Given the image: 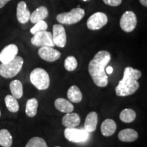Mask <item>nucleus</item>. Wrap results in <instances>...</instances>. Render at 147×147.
I'll return each instance as SVG.
<instances>
[{
	"mask_svg": "<svg viewBox=\"0 0 147 147\" xmlns=\"http://www.w3.org/2000/svg\"><path fill=\"white\" fill-rule=\"evenodd\" d=\"M55 106L59 111L64 113H69L74 110V106L70 102L64 98H58L55 100Z\"/></svg>",
	"mask_w": 147,
	"mask_h": 147,
	"instance_id": "obj_18",
	"label": "nucleus"
},
{
	"mask_svg": "<svg viewBox=\"0 0 147 147\" xmlns=\"http://www.w3.org/2000/svg\"><path fill=\"white\" fill-rule=\"evenodd\" d=\"M111 59V55L106 51H100L95 55L89 63V73L97 87H105L108 80L105 68Z\"/></svg>",
	"mask_w": 147,
	"mask_h": 147,
	"instance_id": "obj_1",
	"label": "nucleus"
},
{
	"mask_svg": "<svg viewBox=\"0 0 147 147\" xmlns=\"http://www.w3.org/2000/svg\"><path fill=\"white\" fill-rule=\"evenodd\" d=\"M82 1H89L90 0H82Z\"/></svg>",
	"mask_w": 147,
	"mask_h": 147,
	"instance_id": "obj_33",
	"label": "nucleus"
},
{
	"mask_svg": "<svg viewBox=\"0 0 147 147\" xmlns=\"http://www.w3.org/2000/svg\"><path fill=\"white\" fill-rule=\"evenodd\" d=\"M38 107V102L36 98H32L27 100L25 108V113L29 117H34L36 115Z\"/></svg>",
	"mask_w": 147,
	"mask_h": 147,
	"instance_id": "obj_22",
	"label": "nucleus"
},
{
	"mask_svg": "<svg viewBox=\"0 0 147 147\" xmlns=\"http://www.w3.org/2000/svg\"><path fill=\"white\" fill-rule=\"evenodd\" d=\"M10 1V0H0V9L4 7V5Z\"/></svg>",
	"mask_w": 147,
	"mask_h": 147,
	"instance_id": "obj_30",
	"label": "nucleus"
},
{
	"mask_svg": "<svg viewBox=\"0 0 147 147\" xmlns=\"http://www.w3.org/2000/svg\"><path fill=\"white\" fill-rule=\"evenodd\" d=\"M108 23V17L106 14L97 12L90 16L87 22V26L91 30H99Z\"/></svg>",
	"mask_w": 147,
	"mask_h": 147,
	"instance_id": "obj_9",
	"label": "nucleus"
},
{
	"mask_svg": "<svg viewBox=\"0 0 147 147\" xmlns=\"http://www.w3.org/2000/svg\"><path fill=\"white\" fill-rule=\"evenodd\" d=\"M80 123V118L77 113H67L62 119V124L67 128L76 127Z\"/></svg>",
	"mask_w": 147,
	"mask_h": 147,
	"instance_id": "obj_14",
	"label": "nucleus"
},
{
	"mask_svg": "<svg viewBox=\"0 0 147 147\" xmlns=\"http://www.w3.org/2000/svg\"><path fill=\"white\" fill-rule=\"evenodd\" d=\"M85 12L80 7L74 8L69 12H63L57 16V21L64 25H73L80 21L83 18Z\"/></svg>",
	"mask_w": 147,
	"mask_h": 147,
	"instance_id": "obj_5",
	"label": "nucleus"
},
{
	"mask_svg": "<svg viewBox=\"0 0 147 147\" xmlns=\"http://www.w3.org/2000/svg\"><path fill=\"white\" fill-rule=\"evenodd\" d=\"M65 138L69 142L74 143L84 142L87 141L89 138V133L85 129H80L67 128L64 130Z\"/></svg>",
	"mask_w": 147,
	"mask_h": 147,
	"instance_id": "obj_6",
	"label": "nucleus"
},
{
	"mask_svg": "<svg viewBox=\"0 0 147 147\" xmlns=\"http://www.w3.org/2000/svg\"><path fill=\"white\" fill-rule=\"evenodd\" d=\"M117 129V125L113 119H106L101 125V132L102 135L106 137L110 136L115 133Z\"/></svg>",
	"mask_w": 147,
	"mask_h": 147,
	"instance_id": "obj_17",
	"label": "nucleus"
},
{
	"mask_svg": "<svg viewBox=\"0 0 147 147\" xmlns=\"http://www.w3.org/2000/svg\"><path fill=\"white\" fill-rule=\"evenodd\" d=\"M103 1L106 5L115 7L121 5V2H122V0H103Z\"/></svg>",
	"mask_w": 147,
	"mask_h": 147,
	"instance_id": "obj_29",
	"label": "nucleus"
},
{
	"mask_svg": "<svg viewBox=\"0 0 147 147\" xmlns=\"http://www.w3.org/2000/svg\"><path fill=\"white\" fill-rule=\"evenodd\" d=\"M55 147H60V146H55Z\"/></svg>",
	"mask_w": 147,
	"mask_h": 147,
	"instance_id": "obj_35",
	"label": "nucleus"
},
{
	"mask_svg": "<svg viewBox=\"0 0 147 147\" xmlns=\"http://www.w3.org/2000/svg\"><path fill=\"white\" fill-rule=\"evenodd\" d=\"M31 42L35 47H54L52 34L47 31L37 32L31 39Z\"/></svg>",
	"mask_w": 147,
	"mask_h": 147,
	"instance_id": "obj_7",
	"label": "nucleus"
},
{
	"mask_svg": "<svg viewBox=\"0 0 147 147\" xmlns=\"http://www.w3.org/2000/svg\"><path fill=\"white\" fill-rule=\"evenodd\" d=\"M5 104L7 108L11 113H16L19 110V104L17 99L12 95H8L5 97Z\"/></svg>",
	"mask_w": 147,
	"mask_h": 147,
	"instance_id": "obj_24",
	"label": "nucleus"
},
{
	"mask_svg": "<svg viewBox=\"0 0 147 147\" xmlns=\"http://www.w3.org/2000/svg\"><path fill=\"white\" fill-rule=\"evenodd\" d=\"M0 117H1V111H0Z\"/></svg>",
	"mask_w": 147,
	"mask_h": 147,
	"instance_id": "obj_34",
	"label": "nucleus"
},
{
	"mask_svg": "<svg viewBox=\"0 0 147 147\" xmlns=\"http://www.w3.org/2000/svg\"><path fill=\"white\" fill-rule=\"evenodd\" d=\"M38 55L42 59L53 62L61 57V53L51 47H42L38 51Z\"/></svg>",
	"mask_w": 147,
	"mask_h": 147,
	"instance_id": "obj_11",
	"label": "nucleus"
},
{
	"mask_svg": "<svg viewBox=\"0 0 147 147\" xmlns=\"http://www.w3.org/2000/svg\"><path fill=\"white\" fill-rule=\"evenodd\" d=\"M31 16L30 11L27 8L25 1H20L16 7V18L18 21L21 24L27 23Z\"/></svg>",
	"mask_w": 147,
	"mask_h": 147,
	"instance_id": "obj_13",
	"label": "nucleus"
},
{
	"mask_svg": "<svg viewBox=\"0 0 147 147\" xmlns=\"http://www.w3.org/2000/svg\"><path fill=\"white\" fill-rule=\"evenodd\" d=\"M140 3L144 7H147V0H139Z\"/></svg>",
	"mask_w": 147,
	"mask_h": 147,
	"instance_id": "obj_32",
	"label": "nucleus"
},
{
	"mask_svg": "<svg viewBox=\"0 0 147 147\" xmlns=\"http://www.w3.org/2000/svg\"><path fill=\"white\" fill-rule=\"evenodd\" d=\"M30 81L39 90H46L50 85V77L48 72L41 67L35 68L30 73Z\"/></svg>",
	"mask_w": 147,
	"mask_h": 147,
	"instance_id": "obj_4",
	"label": "nucleus"
},
{
	"mask_svg": "<svg viewBox=\"0 0 147 147\" xmlns=\"http://www.w3.org/2000/svg\"><path fill=\"white\" fill-rule=\"evenodd\" d=\"M67 95L68 100L73 103H79L82 101V93L79 88L76 85H73L69 88Z\"/></svg>",
	"mask_w": 147,
	"mask_h": 147,
	"instance_id": "obj_20",
	"label": "nucleus"
},
{
	"mask_svg": "<svg viewBox=\"0 0 147 147\" xmlns=\"http://www.w3.org/2000/svg\"><path fill=\"white\" fill-rule=\"evenodd\" d=\"M97 122H98L97 114L95 112H91L86 117L85 122H84V129L89 133L95 131Z\"/></svg>",
	"mask_w": 147,
	"mask_h": 147,
	"instance_id": "obj_16",
	"label": "nucleus"
},
{
	"mask_svg": "<svg viewBox=\"0 0 147 147\" xmlns=\"http://www.w3.org/2000/svg\"><path fill=\"white\" fill-rule=\"evenodd\" d=\"M17 46L11 44L3 48L0 53V61L1 63H7L12 61L18 54Z\"/></svg>",
	"mask_w": 147,
	"mask_h": 147,
	"instance_id": "obj_12",
	"label": "nucleus"
},
{
	"mask_svg": "<svg viewBox=\"0 0 147 147\" xmlns=\"http://www.w3.org/2000/svg\"><path fill=\"white\" fill-rule=\"evenodd\" d=\"M49 15L48 9L45 6H40L31 14L30 21L32 23L36 24L40 21H43Z\"/></svg>",
	"mask_w": 147,
	"mask_h": 147,
	"instance_id": "obj_19",
	"label": "nucleus"
},
{
	"mask_svg": "<svg viewBox=\"0 0 147 147\" xmlns=\"http://www.w3.org/2000/svg\"><path fill=\"white\" fill-rule=\"evenodd\" d=\"M119 117L123 122L129 123H131L132 121L135 120L136 117V114L134 110L126 108L121 111Z\"/></svg>",
	"mask_w": 147,
	"mask_h": 147,
	"instance_id": "obj_25",
	"label": "nucleus"
},
{
	"mask_svg": "<svg viewBox=\"0 0 147 147\" xmlns=\"http://www.w3.org/2000/svg\"><path fill=\"white\" fill-rule=\"evenodd\" d=\"M78 65L76 59L74 56H68L64 61V67L66 70L68 71H72L76 69Z\"/></svg>",
	"mask_w": 147,
	"mask_h": 147,
	"instance_id": "obj_27",
	"label": "nucleus"
},
{
	"mask_svg": "<svg viewBox=\"0 0 147 147\" xmlns=\"http://www.w3.org/2000/svg\"><path fill=\"white\" fill-rule=\"evenodd\" d=\"M23 63V58L16 56L8 63L0 64V75L5 78H13L21 70Z\"/></svg>",
	"mask_w": 147,
	"mask_h": 147,
	"instance_id": "obj_3",
	"label": "nucleus"
},
{
	"mask_svg": "<svg viewBox=\"0 0 147 147\" xmlns=\"http://www.w3.org/2000/svg\"><path fill=\"white\" fill-rule=\"evenodd\" d=\"M47 23L43 20V21H40L35 24L34 26L30 29V32L34 35L37 32H42V31H47Z\"/></svg>",
	"mask_w": 147,
	"mask_h": 147,
	"instance_id": "obj_28",
	"label": "nucleus"
},
{
	"mask_svg": "<svg viewBox=\"0 0 147 147\" xmlns=\"http://www.w3.org/2000/svg\"><path fill=\"white\" fill-rule=\"evenodd\" d=\"M118 137L119 139L122 142H131L138 139V134L133 129H125L119 132Z\"/></svg>",
	"mask_w": 147,
	"mask_h": 147,
	"instance_id": "obj_15",
	"label": "nucleus"
},
{
	"mask_svg": "<svg viewBox=\"0 0 147 147\" xmlns=\"http://www.w3.org/2000/svg\"><path fill=\"white\" fill-rule=\"evenodd\" d=\"M52 37L55 46H57L60 48L65 47L67 42V36H66L65 28L63 25L59 24L53 25Z\"/></svg>",
	"mask_w": 147,
	"mask_h": 147,
	"instance_id": "obj_10",
	"label": "nucleus"
},
{
	"mask_svg": "<svg viewBox=\"0 0 147 147\" xmlns=\"http://www.w3.org/2000/svg\"><path fill=\"white\" fill-rule=\"evenodd\" d=\"M141 76L142 73L138 69L126 67L124 69L123 78L115 88L116 94L120 97L134 94L139 89L140 84L138 80Z\"/></svg>",
	"mask_w": 147,
	"mask_h": 147,
	"instance_id": "obj_2",
	"label": "nucleus"
},
{
	"mask_svg": "<svg viewBox=\"0 0 147 147\" xmlns=\"http://www.w3.org/2000/svg\"><path fill=\"white\" fill-rule=\"evenodd\" d=\"M25 147H48V146L43 138L40 137H34L29 140Z\"/></svg>",
	"mask_w": 147,
	"mask_h": 147,
	"instance_id": "obj_26",
	"label": "nucleus"
},
{
	"mask_svg": "<svg viewBox=\"0 0 147 147\" xmlns=\"http://www.w3.org/2000/svg\"><path fill=\"white\" fill-rule=\"evenodd\" d=\"M137 25V16L132 11H126L121 16L120 27L127 33L133 32Z\"/></svg>",
	"mask_w": 147,
	"mask_h": 147,
	"instance_id": "obj_8",
	"label": "nucleus"
},
{
	"mask_svg": "<svg viewBox=\"0 0 147 147\" xmlns=\"http://www.w3.org/2000/svg\"><path fill=\"white\" fill-rule=\"evenodd\" d=\"M13 142V139L8 130H0V145L3 147H10Z\"/></svg>",
	"mask_w": 147,
	"mask_h": 147,
	"instance_id": "obj_23",
	"label": "nucleus"
},
{
	"mask_svg": "<svg viewBox=\"0 0 147 147\" xmlns=\"http://www.w3.org/2000/svg\"><path fill=\"white\" fill-rule=\"evenodd\" d=\"M10 91L12 95L16 99H20L23 95V84L21 82L18 80H14L10 84Z\"/></svg>",
	"mask_w": 147,
	"mask_h": 147,
	"instance_id": "obj_21",
	"label": "nucleus"
},
{
	"mask_svg": "<svg viewBox=\"0 0 147 147\" xmlns=\"http://www.w3.org/2000/svg\"><path fill=\"white\" fill-rule=\"evenodd\" d=\"M113 67H111V66H108V67H106V72H107L108 74H111L113 73Z\"/></svg>",
	"mask_w": 147,
	"mask_h": 147,
	"instance_id": "obj_31",
	"label": "nucleus"
}]
</instances>
